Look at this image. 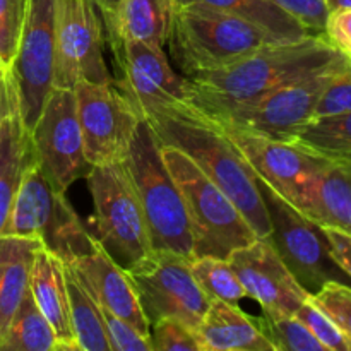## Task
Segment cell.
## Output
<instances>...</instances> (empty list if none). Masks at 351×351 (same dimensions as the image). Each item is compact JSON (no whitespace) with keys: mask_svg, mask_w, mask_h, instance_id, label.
I'll use <instances>...</instances> for the list:
<instances>
[{"mask_svg":"<svg viewBox=\"0 0 351 351\" xmlns=\"http://www.w3.org/2000/svg\"><path fill=\"white\" fill-rule=\"evenodd\" d=\"M339 58L343 55L324 34L266 45L235 64L189 79V103L199 113L215 119L237 106L256 101L280 86L321 71Z\"/></svg>","mask_w":351,"mask_h":351,"instance_id":"6da1fadb","label":"cell"},{"mask_svg":"<svg viewBox=\"0 0 351 351\" xmlns=\"http://www.w3.org/2000/svg\"><path fill=\"white\" fill-rule=\"evenodd\" d=\"M165 146L187 154L230 199L259 239L271 235L269 216L257 175L228 134L192 105L144 115Z\"/></svg>","mask_w":351,"mask_h":351,"instance_id":"7a4b0ae2","label":"cell"},{"mask_svg":"<svg viewBox=\"0 0 351 351\" xmlns=\"http://www.w3.org/2000/svg\"><path fill=\"white\" fill-rule=\"evenodd\" d=\"M271 43H283L257 24L204 3L173 5L170 57L187 79L232 65Z\"/></svg>","mask_w":351,"mask_h":351,"instance_id":"3957f363","label":"cell"},{"mask_svg":"<svg viewBox=\"0 0 351 351\" xmlns=\"http://www.w3.org/2000/svg\"><path fill=\"white\" fill-rule=\"evenodd\" d=\"M123 163L143 204L153 249L194 257L184 197L165 163L160 139L146 119H141Z\"/></svg>","mask_w":351,"mask_h":351,"instance_id":"277c9868","label":"cell"},{"mask_svg":"<svg viewBox=\"0 0 351 351\" xmlns=\"http://www.w3.org/2000/svg\"><path fill=\"white\" fill-rule=\"evenodd\" d=\"M161 153L187 208L194 257L228 259L237 249L259 239L235 202L187 154L165 144Z\"/></svg>","mask_w":351,"mask_h":351,"instance_id":"5b68a950","label":"cell"},{"mask_svg":"<svg viewBox=\"0 0 351 351\" xmlns=\"http://www.w3.org/2000/svg\"><path fill=\"white\" fill-rule=\"evenodd\" d=\"M95 215V237L103 249L129 269L153 252L149 228L125 163L91 167L86 175Z\"/></svg>","mask_w":351,"mask_h":351,"instance_id":"8992f818","label":"cell"},{"mask_svg":"<svg viewBox=\"0 0 351 351\" xmlns=\"http://www.w3.org/2000/svg\"><path fill=\"white\" fill-rule=\"evenodd\" d=\"M3 235L40 240L65 264L89 250L95 240L65 199V192L51 185L38 160L24 175Z\"/></svg>","mask_w":351,"mask_h":351,"instance_id":"52a82bcc","label":"cell"},{"mask_svg":"<svg viewBox=\"0 0 351 351\" xmlns=\"http://www.w3.org/2000/svg\"><path fill=\"white\" fill-rule=\"evenodd\" d=\"M257 185L269 216L271 235L267 239L298 283L311 295L329 281L351 285V278L332 259L321 226L302 215L261 177H257Z\"/></svg>","mask_w":351,"mask_h":351,"instance_id":"ba28073f","label":"cell"},{"mask_svg":"<svg viewBox=\"0 0 351 351\" xmlns=\"http://www.w3.org/2000/svg\"><path fill=\"white\" fill-rule=\"evenodd\" d=\"M58 0H26L19 45L9 72L23 125H36L55 82Z\"/></svg>","mask_w":351,"mask_h":351,"instance_id":"9c48e42d","label":"cell"},{"mask_svg":"<svg viewBox=\"0 0 351 351\" xmlns=\"http://www.w3.org/2000/svg\"><path fill=\"white\" fill-rule=\"evenodd\" d=\"M346 57L339 58L338 62L321 71L280 86L257 98L256 101L237 106L211 120L226 130L290 143L295 134L305 123L311 122L319 96L322 95L335 72L346 64Z\"/></svg>","mask_w":351,"mask_h":351,"instance_id":"30bf717a","label":"cell"},{"mask_svg":"<svg viewBox=\"0 0 351 351\" xmlns=\"http://www.w3.org/2000/svg\"><path fill=\"white\" fill-rule=\"evenodd\" d=\"M191 263L185 254L153 249L125 269L149 322L171 317L195 331L211 300L195 281Z\"/></svg>","mask_w":351,"mask_h":351,"instance_id":"8fae6325","label":"cell"},{"mask_svg":"<svg viewBox=\"0 0 351 351\" xmlns=\"http://www.w3.org/2000/svg\"><path fill=\"white\" fill-rule=\"evenodd\" d=\"M108 45L115 58V86L141 115L191 105V81L175 71L163 48L137 40Z\"/></svg>","mask_w":351,"mask_h":351,"instance_id":"7c38bea8","label":"cell"},{"mask_svg":"<svg viewBox=\"0 0 351 351\" xmlns=\"http://www.w3.org/2000/svg\"><path fill=\"white\" fill-rule=\"evenodd\" d=\"M74 95L88 163L98 167L125 160L144 117L113 82L81 81L74 86Z\"/></svg>","mask_w":351,"mask_h":351,"instance_id":"4fadbf2b","label":"cell"},{"mask_svg":"<svg viewBox=\"0 0 351 351\" xmlns=\"http://www.w3.org/2000/svg\"><path fill=\"white\" fill-rule=\"evenodd\" d=\"M105 43V26L95 0H58L53 88L74 89L81 81L115 84L106 65Z\"/></svg>","mask_w":351,"mask_h":351,"instance_id":"5bb4252c","label":"cell"},{"mask_svg":"<svg viewBox=\"0 0 351 351\" xmlns=\"http://www.w3.org/2000/svg\"><path fill=\"white\" fill-rule=\"evenodd\" d=\"M34 153L57 191L65 192L91 170L84 153L74 89L53 88L31 130Z\"/></svg>","mask_w":351,"mask_h":351,"instance_id":"9a60e30c","label":"cell"},{"mask_svg":"<svg viewBox=\"0 0 351 351\" xmlns=\"http://www.w3.org/2000/svg\"><path fill=\"white\" fill-rule=\"evenodd\" d=\"M225 130L257 177L300 211L326 158L287 141Z\"/></svg>","mask_w":351,"mask_h":351,"instance_id":"2e32d148","label":"cell"},{"mask_svg":"<svg viewBox=\"0 0 351 351\" xmlns=\"http://www.w3.org/2000/svg\"><path fill=\"white\" fill-rule=\"evenodd\" d=\"M228 261L247 297L256 300L263 312L295 315L311 295L288 269L269 239H256L240 247L230 254Z\"/></svg>","mask_w":351,"mask_h":351,"instance_id":"e0dca14e","label":"cell"},{"mask_svg":"<svg viewBox=\"0 0 351 351\" xmlns=\"http://www.w3.org/2000/svg\"><path fill=\"white\" fill-rule=\"evenodd\" d=\"M81 283L88 288L99 307L125 319L137 331L151 338V322L144 314L139 295L127 271L112 259L95 237L89 250L67 263Z\"/></svg>","mask_w":351,"mask_h":351,"instance_id":"ac0fdd59","label":"cell"},{"mask_svg":"<svg viewBox=\"0 0 351 351\" xmlns=\"http://www.w3.org/2000/svg\"><path fill=\"white\" fill-rule=\"evenodd\" d=\"M29 293L41 314L53 328L62 351H79L72 331L65 263L43 245L34 254L29 274Z\"/></svg>","mask_w":351,"mask_h":351,"instance_id":"d6986e66","label":"cell"},{"mask_svg":"<svg viewBox=\"0 0 351 351\" xmlns=\"http://www.w3.org/2000/svg\"><path fill=\"white\" fill-rule=\"evenodd\" d=\"M195 336L201 351H276L256 317L223 300L209 302Z\"/></svg>","mask_w":351,"mask_h":351,"instance_id":"ffe728a7","label":"cell"},{"mask_svg":"<svg viewBox=\"0 0 351 351\" xmlns=\"http://www.w3.org/2000/svg\"><path fill=\"white\" fill-rule=\"evenodd\" d=\"M300 213L315 225L351 233V163L326 160Z\"/></svg>","mask_w":351,"mask_h":351,"instance_id":"44dd1931","label":"cell"},{"mask_svg":"<svg viewBox=\"0 0 351 351\" xmlns=\"http://www.w3.org/2000/svg\"><path fill=\"white\" fill-rule=\"evenodd\" d=\"M173 17V0H120L117 9L101 16L106 41L137 40L165 48Z\"/></svg>","mask_w":351,"mask_h":351,"instance_id":"7402d4cb","label":"cell"},{"mask_svg":"<svg viewBox=\"0 0 351 351\" xmlns=\"http://www.w3.org/2000/svg\"><path fill=\"white\" fill-rule=\"evenodd\" d=\"M34 161L36 153L31 134L23 125L17 110L0 127V235L5 233L16 195Z\"/></svg>","mask_w":351,"mask_h":351,"instance_id":"603a6c76","label":"cell"},{"mask_svg":"<svg viewBox=\"0 0 351 351\" xmlns=\"http://www.w3.org/2000/svg\"><path fill=\"white\" fill-rule=\"evenodd\" d=\"M41 242L29 237L0 235V339L29 290L31 266Z\"/></svg>","mask_w":351,"mask_h":351,"instance_id":"cb8c5ba5","label":"cell"},{"mask_svg":"<svg viewBox=\"0 0 351 351\" xmlns=\"http://www.w3.org/2000/svg\"><path fill=\"white\" fill-rule=\"evenodd\" d=\"M185 3H204L223 12L243 17L266 29L283 43L304 40L314 34L300 21L276 5L273 0H173V5H185Z\"/></svg>","mask_w":351,"mask_h":351,"instance_id":"d4e9b609","label":"cell"},{"mask_svg":"<svg viewBox=\"0 0 351 351\" xmlns=\"http://www.w3.org/2000/svg\"><path fill=\"white\" fill-rule=\"evenodd\" d=\"M71 321L79 351H112L103 311L74 271L65 264Z\"/></svg>","mask_w":351,"mask_h":351,"instance_id":"484cf974","label":"cell"},{"mask_svg":"<svg viewBox=\"0 0 351 351\" xmlns=\"http://www.w3.org/2000/svg\"><path fill=\"white\" fill-rule=\"evenodd\" d=\"M0 351H62L53 328L34 304L29 290L0 339Z\"/></svg>","mask_w":351,"mask_h":351,"instance_id":"4316f807","label":"cell"},{"mask_svg":"<svg viewBox=\"0 0 351 351\" xmlns=\"http://www.w3.org/2000/svg\"><path fill=\"white\" fill-rule=\"evenodd\" d=\"M290 143L326 160L351 163V112L311 120Z\"/></svg>","mask_w":351,"mask_h":351,"instance_id":"83f0119b","label":"cell"},{"mask_svg":"<svg viewBox=\"0 0 351 351\" xmlns=\"http://www.w3.org/2000/svg\"><path fill=\"white\" fill-rule=\"evenodd\" d=\"M192 274L209 300L239 304L247 298L245 290L228 259L219 257H192Z\"/></svg>","mask_w":351,"mask_h":351,"instance_id":"f1b7e54d","label":"cell"},{"mask_svg":"<svg viewBox=\"0 0 351 351\" xmlns=\"http://www.w3.org/2000/svg\"><path fill=\"white\" fill-rule=\"evenodd\" d=\"M256 319L276 351H326L324 345L295 315L263 312Z\"/></svg>","mask_w":351,"mask_h":351,"instance_id":"f546056e","label":"cell"},{"mask_svg":"<svg viewBox=\"0 0 351 351\" xmlns=\"http://www.w3.org/2000/svg\"><path fill=\"white\" fill-rule=\"evenodd\" d=\"M295 317L302 324H305V328L324 345L326 351H351V345L341 332V329L335 324V321L321 307L314 304L311 295L295 312Z\"/></svg>","mask_w":351,"mask_h":351,"instance_id":"4dcf8cb0","label":"cell"},{"mask_svg":"<svg viewBox=\"0 0 351 351\" xmlns=\"http://www.w3.org/2000/svg\"><path fill=\"white\" fill-rule=\"evenodd\" d=\"M348 112H351V62L346 60V64H343L335 72L322 95L319 96L311 120L341 115Z\"/></svg>","mask_w":351,"mask_h":351,"instance_id":"1f68e13d","label":"cell"},{"mask_svg":"<svg viewBox=\"0 0 351 351\" xmlns=\"http://www.w3.org/2000/svg\"><path fill=\"white\" fill-rule=\"evenodd\" d=\"M311 298L335 321L351 345V285L329 281Z\"/></svg>","mask_w":351,"mask_h":351,"instance_id":"d6a6232c","label":"cell"},{"mask_svg":"<svg viewBox=\"0 0 351 351\" xmlns=\"http://www.w3.org/2000/svg\"><path fill=\"white\" fill-rule=\"evenodd\" d=\"M151 345L153 351H201L194 329L171 317L151 322Z\"/></svg>","mask_w":351,"mask_h":351,"instance_id":"836d02e7","label":"cell"},{"mask_svg":"<svg viewBox=\"0 0 351 351\" xmlns=\"http://www.w3.org/2000/svg\"><path fill=\"white\" fill-rule=\"evenodd\" d=\"M26 0H0V65L9 69L19 45Z\"/></svg>","mask_w":351,"mask_h":351,"instance_id":"e575fe53","label":"cell"},{"mask_svg":"<svg viewBox=\"0 0 351 351\" xmlns=\"http://www.w3.org/2000/svg\"><path fill=\"white\" fill-rule=\"evenodd\" d=\"M101 311L112 351H153L149 336H144L143 332L137 331L125 319L117 317L105 308Z\"/></svg>","mask_w":351,"mask_h":351,"instance_id":"d590c367","label":"cell"},{"mask_svg":"<svg viewBox=\"0 0 351 351\" xmlns=\"http://www.w3.org/2000/svg\"><path fill=\"white\" fill-rule=\"evenodd\" d=\"M276 5L287 10L290 16L300 21L311 33L322 34L329 16L326 0H273Z\"/></svg>","mask_w":351,"mask_h":351,"instance_id":"8d00e7d4","label":"cell"},{"mask_svg":"<svg viewBox=\"0 0 351 351\" xmlns=\"http://www.w3.org/2000/svg\"><path fill=\"white\" fill-rule=\"evenodd\" d=\"M322 34L343 57L351 62V9L329 10Z\"/></svg>","mask_w":351,"mask_h":351,"instance_id":"74e56055","label":"cell"},{"mask_svg":"<svg viewBox=\"0 0 351 351\" xmlns=\"http://www.w3.org/2000/svg\"><path fill=\"white\" fill-rule=\"evenodd\" d=\"M331 249L332 259L351 278V233L343 230L321 226Z\"/></svg>","mask_w":351,"mask_h":351,"instance_id":"f35d334b","label":"cell"},{"mask_svg":"<svg viewBox=\"0 0 351 351\" xmlns=\"http://www.w3.org/2000/svg\"><path fill=\"white\" fill-rule=\"evenodd\" d=\"M14 112H17V96L12 79L9 69L0 65V127Z\"/></svg>","mask_w":351,"mask_h":351,"instance_id":"ab89813d","label":"cell"},{"mask_svg":"<svg viewBox=\"0 0 351 351\" xmlns=\"http://www.w3.org/2000/svg\"><path fill=\"white\" fill-rule=\"evenodd\" d=\"M95 3L101 16H108V14H112L117 9L120 0H95Z\"/></svg>","mask_w":351,"mask_h":351,"instance_id":"60d3db41","label":"cell"},{"mask_svg":"<svg viewBox=\"0 0 351 351\" xmlns=\"http://www.w3.org/2000/svg\"><path fill=\"white\" fill-rule=\"evenodd\" d=\"M329 10L336 9H351V0H326Z\"/></svg>","mask_w":351,"mask_h":351,"instance_id":"b9f144b4","label":"cell"}]
</instances>
